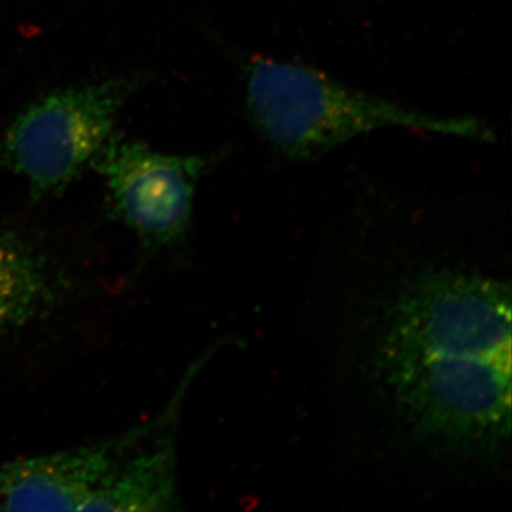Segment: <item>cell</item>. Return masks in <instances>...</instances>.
Here are the masks:
<instances>
[{
	"mask_svg": "<svg viewBox=\"0 0 512 512\" xmlns=\"http://www.w3.org/2000/svg\"><path fill=\"white\" fill-rule=\"evenodd\" d=\"M92 167L106 185L114 218L133 232L144 256L184 244L205 158L161 153L113 136Z\"/></svg>",
	"mask_w": 512,
	"mask_h": 512,
	"instance_id": "cell-5",
	"label": "cell"
},
{
	"mask_svg": "<svg viewBox=\"0 0 512 512\" xmlns=\"http://www.w3.org/2000/svg\"><path fill=\"white\" fill-rule=\"evenodd\" d=\"M247 106L256 130L276 153L315 160L353 138L387 127L467 140H494L473 117H439L357 92L299 64L259 59L249 70Z\"/></svg>",
	"mask_w": 512,
	"mask_h": 512,
	"instance_id": "cell-3",
	"label": "cell"
},
{
	"mask_svg": "<svg viewBox=\"0 0 512 512\" xmlns=\"http://www.w3.org/2000/svg\"><path fill=\"white\" fill-rule=\"evenodd\" d=\"M114 296L93 251L0 220V370L39 376L92 349Z\"/></svg>",
	"mask_w": 512,
	"mask_h": 512,
	"instance_id": "cell-2",
	"label": "cell"
},
{
	"mask_svg": "<svg viewBox=\"0 0 512 512\" xmlns=\"http://www.w3.org/2000/svg\"><path fill=\"white\" fill-rule=\"evenodd\" d=\"M377 369L421 439L488 453L511 433V289L464 272H427L383 319Z\"/></svg>",
	"mask_w": 512,
	"mask_h": 512,
	"instance_id": "cell-1",
	"label": "cell"
},
{
	"mask_svg": "<svg viewBox=\"0 0 512 512\" xmlns=\"http://www.w3.org/2000/svg\"><path fill=\"white\" fill-rule=\"evenodd\" d=\"M130 92L126 80H109L47 94L3 134L0 165L26 181L33 200L59 194L114 136Z\"/></svg>",
	"mask_w": 512,
	"mask_h": 512,
	"instance_id": "cell-4",
	"label": "cell"
},
{
	"mask_svg": "<svg viewBox=\"0 0 512 512\" xmlns=\"http://www.w3.org/2000/svg\"><path fill=\"white\" fill-rule=\"evenodd\" d=\"M171 406L173 400L153 419L106 439L0 461V511L117 512L131 457L167 419Z\"/></svg>",
	"mask_w": 512,
	"mask_h": 512,
	"instance_id": "cell-6",
	"label": "cell"
}]
</instances>
